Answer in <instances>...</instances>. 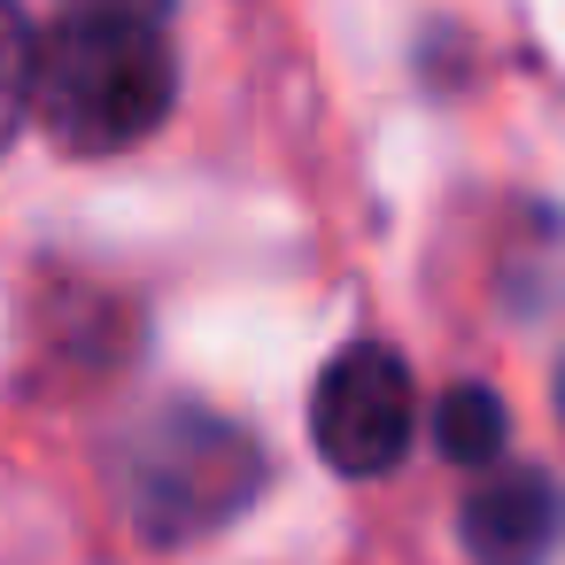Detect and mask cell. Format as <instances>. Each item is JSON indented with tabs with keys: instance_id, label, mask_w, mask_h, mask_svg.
Instances as JSON below:
<instances>
[{
	"instance_id": "obj_1",
	"label": "cell",
	"mask_w": 565,
	"mask_h": 565,
	"mask_svg": "<svg viewBox=\"0 0 565 565\" xmlns=\"http://www.w3.org/2000/svg\"><path fill=\"white\" fill-rule=\"evenodd\" d=\"M179 102V55L171 32L148 17L109 9H63V24L40 40L32 117L71 156H125L140 148Z\"/></svg>"
},
{
	"instance_id": "obj_2",
	"label": "cell",
	"mask_w": 565,
	"mask_h": 565,
	"mask_svg": "<svg viewBox=\"0 0 565 565\" xmlns=\"http://www.w3.org/2000/svg\"><path fill=\"white\" fill-rule=\"evenodd\" d=\"M264 472H271L264 441L241 418L202 411V403H163L125 449V503L156 550H179V542L233 526L256 503Z\"/></svg>"
},
{
	"instance_id": "obj_3",
	"label": "cell",
	"mask_w": 565,
	"mask_h": 565,
	"mask_svg": "<svg viewBox=\"0 0 565 565\" xmlns=\"http://www.w3.org/2000/svg\"><path fill=\"white\" fill-rule=\"evenodd\" d=\"M418 434V387H411V364L380 341H349L318 387H310V441L318 457L341 472V480H380L403 465Z\"/></svg>"
},
{
	"instance_id": "obj_4",
	"label": "cell",
	"mask_w": 565,
	"mask_h": 565,
	"mask_svg": "<svg viewBox=\"0 0 565 565\" xmlns=\"http://www.w3.org/2000/svg\"><path fill=\"white\" fill-rule=\"evenodd\" d=\"M457 534H465L472 565H550V557L565 550V488H557L542 465L488 472V480L465 495Z\"/></svg>"
},
{
	"instance_id": "obj_5",
	"label": "cell",
	"mask_w": 565,
	"mask_h": 565,
	"mask_svg": "<svg viewBox=\"0 0 565 565\" xmlns=\"http://www.w3.org/2000/svg\"><path fill=\"white\" fill-rule=\"evenodd\" d=\"M503 395L495 387H480V380H457L441 403H434V449L449 457V465H488L495 449H503Z\"/></svg>"
},
{
	"instance_id": "obj_6",
	"label": "cell",
	"mask_w": 565,
	"mask_h": 565,
	"mask_svg": "<svg viewBox=\"0 0 565 565\" xmlns=\"http://www.w3.org/2000/svg\"><path fill=\"white\" fill-rule=\"evenodd\" d=\"M32 78H40V32L17 0H0V156L32 117Z\"/></svg>"
},
{
	"instance_id": "obj_7",
	"label": "cell",
	"mask_w": 565,
	"mask_h": 565,
	"mask_svg": "<svg viewBox=\"0 0 565 565\" xmlns=\"http://www.w3.org/2000/svg\"><path fill=\"white\" fill-rule=\"evenodd\" d=\"M71 9H109V17H148V24H171V0H71Z\"/></svg>"
},
{
	"instance_id": "obj_8",
	"label": "cell",
	"mask_w": 565,
	"mask_h": 565,
	"mask_svg": "<svg viewBox=\"0 0 565 565\" xmlns=\"http://www.w3.org/2000/svg\"><path fill=\"white\" fill-rule=\"evenodd\" d=\"M557 418H565V372H557Z\"/></svg>"
}]
</instances>
